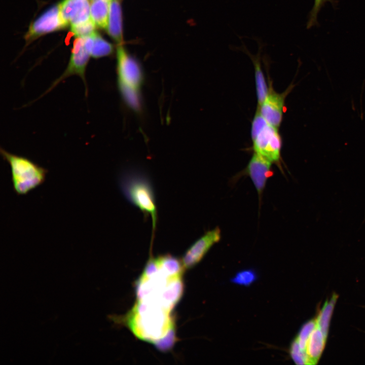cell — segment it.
Listing matches in <instances>:
<instances>
[{
	"mask_svg": "<svg viewBox=\"0 0 365 365\" xmlns=\"http://www.w3.org/2000/svg\"><path fill=\"white\" fill-rule=\"evenodd\" d=\"M290 356L297 364H309V361L306 351L302 350L295 339L290 347Z\"/></svg>",
	"mask_w": 365,
	"mask_h": 365,
	"instance_id": "cell-19",
	"label": "cell"
},
{
	"mask_svg": "<svg viewBox=\"0 0 365 365\" xmlns=\"http://www.w3.org/2000/svg\"><path fill=\"white\" fill-rule=\"evenodd\" d=\"M119 186L126 199L144 216H151L153 239L157 223V209L153 186L149 177L138 170H128L119 178Z\"/></svg>",
	"mask_w": 365,
	"mask_h": 365,
	"instance_id": "cell-2",
	"label": "cell"
},
{
	"mask_svg": "<svg viewBox=\"0 0 365 365\" xmlns=\"http://www.w3.org/2000/svg\"><path fill=\"white\" fill-rule=\"evenodd\" d=\"M64 28L60 16L59 6L55 5L48 9L29 27L25 35L30 41L46 33Z\"/></svg>",
	"mask_w": 365,
	"mask_h": 365,
	"instance_id": "cell-9",
	"label": "cell"
},
{
	"mask_svg": "<svg viewBox=\"0 0 365 365\" xmlns=\"http://www.w3.org/2000/svg\"><path fill=\"white\" fill-rule=\"evenodd\" d=\"M251 136L254 152L272 163H279L281 139L277 128L269 124L258 108L251 123Z\"/></svg>",
	"mask_w": 365,
	"mask_h": 365,
	"instance_id": "cell-4",
	"label": "cell"
},
{
	"mask_svg": "<svg viewBox=\"0 0 365 365\" xmlns=\"http://www.w3.org/2000/svg\"><path fill=\"white\" fill-rule=\"evenodd\" d=\"M272 163L263 156L254 152L245 169V171L250 177L260 198L268 179L273 174Z\"/></svg>",
	"mask_w": 365,
	"mask_h": 365,
	"instance_id": "cell-8",
	"label": "cell"
},
{
	"mask_svg": "<svg viewBox=\"0 0 365 365\" xmlns=\"http://www.w3.org/2000/svg\"><path fill=\"white\" fill-rule=\"evenodd\" d=\"M338 297L337 294H334L328 300L326 301L316 318L317 327L326 339L330 319Z\"/></svg>",
	"mask_w": 365,
	"mask_h": 365,
	"instance_id": "cell-15",
	"label": "cell"
},
{
	"mask_svg": "<svg viewBox=\"0 0 365 365\" xmlns=\"http://www.w3.org/2000/svg\"><path fill=\"white\" fill-rule=\"evenodd\" d=\"M60 16L63 25L75 26L91 19L88 0H63L60 4Z\"/></svg>",
	"mask_w": 365,
	"mask_h": 365,
	"instance_id": "cell-7",
	"label": "cell"
},
{
	"mask_svg": "<svg viewBox=\"0 0 365 365\" xmlns=\"http://www.w3.org/2000/svg\"><path fill=\"white\" fill-rule=\"evenodd\" d=\"M85 38L77 37L74 42L71 55L68 65L65 71L52 85L49 90L68 77L79 76L86 84L85 70L90 57V54L84 47Z\"/></svg>",
	"mask_w": 365,
	"mask_h": 365,
	"instance_id": "cell-6",
	"label": "cell"
},
{
	"mask_svg": "<svg viewBox=\"0 0 365 365\" xmlns=\"http://www.w3.org/2000/svg\"><path fill=\"white\" fill-rule=\"evenodd\" d=\"M106 30L110 36L118 44H123L122 17L121 7L118 0H111Z\"/></svg>",
	"mask_w": 365,
	"mask_h": 365,
	"instance_id": "cell-11",
	"label": "cell"
},
{
	"mask_svg": "<svg viewBox=\"0 0 365 365\" xmlns=\"http://www.w3.org/2000/svg\"><path fill=\"white\" fill-rule=\"evenodd\" d=\"M94 43L91 56L98 58L110 55L113 51V46L104 40L98 33H93Z\"/></svg>",
	"mask_w": 365,
	"mask_h": 365,
	"instance_id": "cell-16",
	"label": "cell"
},
{
	"mask_svg": "<svg viewBox=\"0 0 365 365\" xmlns=\"http://www.w3.org/2000/svg\"><path fill=\"white\" fill-rule=\"evenodd\" d=\"M241 49L243 51L248 55L253 63L254 67L256 92L258 104L259 106H260L264 102L269 92L261 67L260 61L261 44L260 45L259 52L257 55H253L251 54L244 45H242Z\"/></svg>",
	"mask_w": 365,
	"mask_h": 365,
	"instance_id": "cell-12",
	"label": "cell"
},
{
	"mask_svg": "<svg viewBox=\"0 0 365 365\" xmlns=\"http://www.w3.org/2000/svg\"><path fill=\"white\" fill-rule=\"evenodd\" d=\"M110 1L92 0L90 5L91 19L96 26L102 29L107 27Z\"/></svg>",
	"mask_w": 365,
	"mask_h": 365,
	"instance_id": "cell-14",
	"label": "cell"
},
{
	"mask_svg": "<svg viewBox=\"0 0 365 365\" xmlns=\"http://www.w3.org/2000/svg\"><path fill=\"white\" fill-rule=\"evenodd\" d=\"M221 238V231L218 227L206 232L193 243L185 253L182 259L184 268H190L198 264Z\"/></svg>",
	"mask_w": 365,
	"mask_h": 365,
	"instance_id": "cell-5",
	"label": "cell"
},
{
	"mask_svg": "<svg viewBox=\"0 0 365 365\" xmlns=\"http://www.w3.org/2000/svg\"><path fill=\"white\" fill-rule=\"evenodd\" d=\"M95 24L91 19L79 25L71 26V30L77 37L85 38L95 32Z\"/></svg>",
	"mask_w": 365,
	"mask_h": 365,
	"instance_id": "cell-20",
	"label": "cell"
},
{
	"mask_svg": "<svg viewBox=\"0 0 365 365\" xmlns=\"http://www.w3.org/2000/svg\"><path fill=\"white\" fill-rule=\"evenodd\" d=\"M316 326V320L315 319L307 322L301 327L296 339L302 350L306 351L309 338Z\"/></svg>",
	"mask_w": 365,
	"mask_h": 365,
	"instance_id": "cell-17",
	"label": "cell"
},
{
	"mask_svg": "<svg viewBox=\"0 0 365 365\" xmlns=\"http://www.w3.org/2000/svg\"><path fill=\"white\" fill-rule=\"evenodd\" d=\"M326 338L320 328L316 326L311 334L306 346L309 364H315L319 360L324 348Z\"/></svg>",
	"mask_w": 365,
	"mask_h": 365,
	"instance_id": "cell-13",
	"label": "cell"
},
{
	"mask_svg": "<svg viewBox=\"0 0 365 365\" xmlns=\"http://www.w3.org/2000/svg\"><path fill=\"white\" fill-rule=\"evenodd\" d=\"M122 45H118L117 48L118 89L126 105L139 114L142 110L141 89L144 82L143 72L139 62Z\"/></svg>",
	"mask_w": 365,
	"mask_h": 365,
	"instance_id": "cell-1",
	"label": "cell"
},
{
	"mask_svg": "<svg viewBox=\"0 0 365 365\" xmlns=\"http://www.w3.org/2000/svg\"><path fill=\"white\" fill-rule=\"evenodd\" d=\"M107 1H111V0H107Z\"/></svg>",
	"mask_w": 365,
	"mask_h": 365,
	"instance_id": "cell-21",
	"label": "cell"
},
{
	"mask_svg": "<svg viewBox=\"0 0 365 365\" xmlns=\"http://www.w3.org/2000/svg\"><path fill=\"white\" fill-rule=\"evenodd\" d=\"M1 156L10 167L14 191L25 195L45 181L48 170L30 159L12 154L1 148Z\"/></svg>",
	"mask_w": 365,
	"mask_h": 365,
	"instance_id": "cell-3",
	"label": "cell"
},
{
	"mask_svg": "<svg viewBox=\"0 0 365 365\" xmlns=\"http://www.w3.org/2000/svg\"><path fill=\"white\" fill-rule=\"evenodd\" d=\"M257 278L256 272L252 269L244 270L238 272L231 279V282L236 284L248 286Z\"/></svg>",
	"mask_w": 365,
	"mask_h": 365,
	"instance_id": "cell-18",
	"label": "cell"
},
{
	"mask_svg": "<svg viewBox=\"0 0 365 365\" xmlns=\"http://www.w3.org/2000/svg\"><path fill=\"white\" fill-rule=\"evenodd\" d=\"M291 88L282 93L270 89L264 102L258 106L260 113L271 125L278 128L282 121L284 112V100Z\"/></svg>",
	"mask_w": 365,
	"mask_h": 365,
	"instance_id": "cell-10",
	"label": "cell"
}]
</instances>
